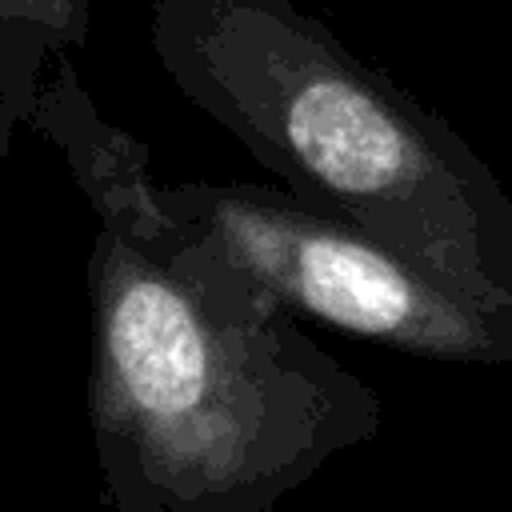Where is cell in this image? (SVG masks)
<instances>
[{
  "mask_svg": "<svg viewBox=\"0 0 512 512\" xmlns=\"http://www.w3.org/2000/svg\"><path fill=\"white\" fill-rule=\"evenodd\" d=\"M28 128L96 220L88 424L108 512H276L380 432V396L296 308L160 204L148 148L100 116L68 56Z\"/></svg>",
  "mask_w": 512,
  "mask_h": 512,
  "instance_id": "1",
  "label": "cell"
},
{
  "mask_svg": "<svg viewBox=\"0 0 512 512\" xmlns=\"http://www.w3.org/2000/svg\"><path fill=\"white\" fill-rule=\"evenodd\" d=\"M176 92L284 188L400 252L512 344V196L472 144L292 0H148Z\"/></svg>",
  "mask_w": 512,
  "mask_h": 512,
  "instance_id": "2",
  "label": "cell"
},
{
  "mask_svg": "<svg viewBox=\"0 0 512 512\" xmlns=\"http://www.w3.org/2000/svg\"><path fill=\"white\" fill-rule=\"evenodd\" d=\"M156 192L168 212L312 320L428 360H512V344L480 312L388 244L296 200L288 188L176 180L156 184Z\"/></svg>",
  "mask_w": 512,
  "mask_h": 512,
  "instance_id": "3",
  "label": "cell"
},
{
  "mask_svg": "<svg viewBox=\"0 0 512 512\" xmlns=\"http://www.w3.org/2000/svg\"><path fill=\"white\" fill-rule=\"evenodd\" d=\"M88 0H0V160L28 128L56 56L88 44Z\"/></svg>",
  "mask_w": 512,
  "mask_h": 512,
  "instance_id": "4",
  "label": "cell"
},
{
  "mask_svg": "<svg viewBox=\"0 0 512 512\" xmlns=\"http://www.w3.org/2000/svg\"><path fill=\"white\" fill-rule=\"evenodd\" d=\"M508 56H512V24H508Z\"/></svg>",
  "mask_w": 512,
  "mask_h": 512,
  "instance_id": "5",
  "label": "cell"
}]
</instances>
